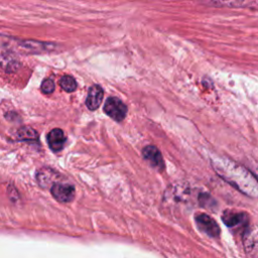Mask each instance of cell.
<instances>
[{"instance_id":"5bb4252c","label":"cell","mask_w":258,"mask_h":258,"mask_svg":"<svg viewBox=\"0 0 258 258\" xmlns=\"http://www.w3.org/2000/svg\"><path fill=\"white\" fill-rule=\"evenodd\" d=\"M54 88H55V86L51 79L43 80V82L41 83V86H40L41 92L43 94H51L54 91Z\"/></svg>"},{"instance_id":"7a4b0ae2","label":"cell","mask_w":258,"mask_h":258,"mask_svg":"<svg viewBox=\"0 0 258 258\" xmlns=\"http://www.w3.org/2000/svg\"><path fill=\"white\" fill-rule=\"evenodd\" d=\"M104 112L115 121H122L127 114L126 105L116 97H110L106 100Z\"/></svg>"},{"instance_id":"52a82bcc","label":"cell","mask_w":258,"mask_h":258,"mask_svg":"<svg viewBox=\"0 0 258 258\" xmlns=\"http://www.w3.org/2000/svg\"><path fill=\"white\" fill-rule=\"evenodd\" d=\"M66 136L61 129H52L47 135V143L52 151H60L64 145Z\"/></svg>"},{"instance_id":"4fadbf2b","label":"cell","mask_w":258,"mask_h":258,"mask_svg":"<svg viewBox=\"0 0 258 258\" xmlns=\"http://www.w3.org/2000/svg\"><path fill=\"white\" fill-rule=\"evenodd\" d=\"M0 67L8 71H13L18 67V62L9 56L7 57V55H0Z\"/></svg>"},{"instance_id":"8992f818","label":"cell","mask_w":258,"mask_h":258,"mask_svg":"<svg viewBox=\"0 0 258 258\" xmlns=\"http://www.w3.org/2000/svg\"><path fill=\"white\" fill-rule=\"evenodd\" d=\"M103 97H104L103 89L99 85L92 86L88 92V96L86 99V106L92 111L98 109L103 101Z\"/></svg>"},{"instance_id":"277c9868","label":"cell","mask_w":258,"mask_h":258,"mask_svg":"<svg viewBox=\"0 0 258 258\" xmlns=\"http://www.w3.org/2000/svg\"><path fill=\"white\" fill-rule=\"evenodd\" d=\"M51 195L60 203H69L75 197V188L69 183H54L51 186Z\"/></svg>"},{"instance_id":"ba28073f","label":"cell","mask_w":258,"mask_h":258,"mask_svg":"<svg viewBox=\"0 0 258 258\" xmlns=\"http://www.w3.org/2000/svg\"><path fill=\"white\" fill-rule=\"evenodd\" d=\"M143 156L146 160H148L152 166L158 168V169H162L163 168V159H162V155L159 152V150L153 146V145H148L143 149Z\"/></svg>"},{"instance_id":"5b68a950","label":"cell","mask_w":258,"mask_h":258,"mask_svg":"<svg viewBox=\"0 0 258 258\" xmlns=\"http://www.w3.org/2000/svg\"><path fill=\"white\" fill-rule=\"evenodd\" d=\"M200 3L210 6H226V7H251L256 6V0H197Z\"/></svg>"},{"instance_id":"7c38bea8","label":"cell","mask_w":258,"mask_h":258,"mask_svg":"<svg viewBox=\"0 0 258 258\" xmlns=\"http://www.w3.org/2000/svg\"><path fill=\"white\" fill-rule=\"evenodd\" d=\"M59 85H60L61 89L64 90L66 92H68V93L74 92L77 89V82L71 76L62 77L59 81Z\"/></svg>"},{"instance_id":"6da1fadb","label":"cell","mask_w":258,"mask_h":258,"mask_svg":"<svg viewBox=\"0 0 258 258\" xmlns=\"http://www.w3.org/2000/svg\"><path fill=\"white\" fill-rule=\"evenodd\" d=\"M0 44L12 48L13 50H20L28 53H40L47 52L55 49V44L50 42H43L31 39H18L14 37H8L0 35Z\"/></svg>"},{"instance_id":"3957f363","label":"cell","mask_w":258,"mask_h":258,"mask_svg":"<svg viewBox=\"0 0 258 258\" xmlns=\"http://www.w3.org/2000/svg\"><path fill=\"white\" fill-rule=\"evenodd\" d=\"M196 222L199 229L205 234H207L208 236L214 237V238L219 236L220 234L219 225L216 223V221L212 217L206 214H200L196 217Z\"/></svg>"},{"instance_id":"9c48e42d","label":"cell","mask_w":258,"mask_h":258,"mask_svg":"<svg viewBox=\"0 0 258 258\" xmlns=\"http://www.w3.org/2000/svg\"><path fill=\"white\" fill-rule=\"evenodd\" d=\"M224 223L229 227H235L246 221V215L237 212H225L223 215Z\"/></svg>"},{"instance_id":"8fae6325","label":"cell","mask_w":258,"mask_h":258,"mask_svg":"<svg viewBox=\"0 0 258 258\" xmlns=\"http://www.w3.org/2000/svg\"><path fill=\"white\" fill-rule=\"evenodd\" d=\"M17 137L20 140H35L37 133L30 127H22L17 131Z\"/></svg>"},{"instance_id":"30bf717a","label":"cell","mask_w":258,"mask_h":258,"mask_svg":"<svg viewBox=\"0 0 258 258\" xmlns=\"http://www.w3.org/2000/svg\"><path fill=\"white\" fill-rule=\"evenodd\" d=\"M54 175H55V172H53L51 169H49V168H42L41 170H39L37 172L38 183L41 186L46 187V186H48V184H50L52 182V177Z\"/></svg>"}]
</instances>
